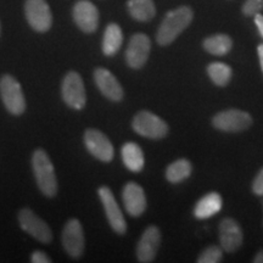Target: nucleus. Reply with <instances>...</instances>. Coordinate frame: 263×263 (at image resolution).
<instances>
[{
    "label": "nucleus",
    "mask_w": 263,
    "mask_h": 263,
    "mask_svg": "<svg viewBox=\"0 0 263 263\" xmlns=\"http://www.w3.org/2000/svg\"><path fill=\"white\" fill-rule=\"evenodd\" d=\"M194 17L193 10L189 6H180L174 9L164 16L163 21L161 22L159 31H157L156 41L160 45L172 44L183 31H185L192 24Z\"/></svg>",
    "instance_id": "f257e3e1"
},
{
    "label": "nucleus",
    "mask_w": 263,
    "mask_h": 263,
    "mask_svg": "<svg viewBox=\"0 0 263 263\" xmlns=\"http://www.w3.org/2000/svg\"><path fill=\"white\" fill-rule=\"evenodd\" d=\"M32 167L41 192L48 197L55 196L58 193L57 176L50 157L44 150L38 149L34 151L32 157Z\"/></svg>",
    "instance_id": "f03ea898"
},
{
    "label": "nucleus",
    "mask_w": 263,
    "mask_h": 263,
    "mask_svg": "<svg viewBox=\"0 0 263 263\" xmlns=\"http://www.w3.org/2000/svg\"><path fill=\"white\" fill-rule=\"evenodd\" d=\"M0 95H2L3 103L6 110L10 114L22 115L26 110V100L21 84L15 77L10 74L3 76L0 80Z\"/></svg>",
    "instance_id": "7ed1b4c3"
},
{
    "label": "nucleus",
    "mask_w": 263,
    "mask_h": 263,
    "mask_svg": "<svg viewBox=\"0 0 263 263\" xmlns=\"http://www.w3.org/2000/svg\"><path fill=\"white\" fill-rule=\"evenodd\" d=\"M132 126L139 136L149 139H161L168 133L167 123L150 111H140L133 118Z\"/></svg>",
    "instance_id": "20e7f679"
},
{
    "label": "nucleus",
    "mask_w": 263,
    "mask_h": 263,
    "mask_svg": "<svg viewBox=\"0 0 263 263\" xmlns=\"http://www.w3.org/2000/svg\"><path fill=\"white\" fill-rule=\"evenodd\" d=\"M62 99L68 106L74 110H82L87 103V95L83 80L77 72L71 71L65 76L61 85Z\"/></svg>",
    "instance_id": "39448f33"
},
{
    "label": "nucleus",
    "mask_w": 263,
    "mask_h": 263,
    "mask_svg": "<svg viewBox=\"0 0 263 263\" xmlns=\"http://www.w3.org/2000/svg\"><path fill=\"white\" fill-rule=\"evenodd\" d=\"M25 15L34 31L43 33L50 29L52 15L45 0H26Z\"/></svg>",
    "instance_id": "423d86ee"
},
{
    "label": "nucleus",
    "mask_w": 263,
    "mask_h": 263,
    "mask_svg": "<svg viewBox=\"0 0 263 263\" xmlns=\"http://www.w3.org/2000/svg\"><path fill=\"white\" fill-rule=\"evenodd\" d=\"M18 222L21 228L32 235L33 238L37 239L43 244H49L52 240V233L49 226L43 221L42 218L35 215L32 210L24 209L21 210L18 215Z\"/></svg>",
    "instance_id": "0eeeda50"
},
{
    "label": "nucleus",
    "mask_w": 263,
    "mask_h": 263,
    "mask_svg": "<svg viewBox=\"0 0 263 263\" xmlns=\"http://www.w3.org/2000/svg\"><path fill=\"white\" fill-rule=\"evenodd\" d=\"M213 126L223 132H241L251 126L252 118L241 110H226L217 114L212 120Z\"/></svg>",
    "instance_id": "6e6552de"
},
{
    "label": "nucleus",
    "mask_w": 263,
    "mask_h": 263,
    "mask_svg": "<svg viewBox=\"0 0 263 263\" xmlns=\"http://www.w3.org/2000/svg\"><path fill=\"white\" fill-rule=\"evenodd\" d=\"M99 197H100L101 202H103L105 213H106L107 221L110 223L111 228L117 234H124L127 232V223L112 192L107 186H101L99 189Z\"/></svg>",
    "instance_id": "1a4fd4ad"
},
{
    "label": "nucleus",
    "mask_w": 263,
    "mask_h": 263,
    "mask_svg": "<svg viewBox=\"0 0 263 263\" xmlns=\"http://www.w3.org/2000/svg\"><path fill=\"white\" fill-rule=\"evenodd\" d=\"M62 245L68 255L80 258L84 251V233L81 222L72 218L66 223L62 230Z\"/></svg>",
    "instance_id": "9d476101"
},
{
    "label": "nucleus",
    "mask_w": 263,
    "mask_h": 263,
    "mask_svg": "<svg viewBox=\"0 0 263 263\" xmlns=\"http://www.w3.org/2000/svg\"><path fill=\"white\" fill-rule=\"evenodd\" d=\"M84 144L94 157L103 162H110L114 159V146L103 132L87 129L84 133Z\"/></svg>",
    "instance_id": "9b49d317"
},
{
    "label": "nucleus",
    "mask_w": 263,
    "mask_h": 263,
    "mask_svg": "<svg viewBox=\"0 0 263 263\" xmlns=\"http://www.w3.org/2000/svg\"><path fill=\"white\" fill-rule=\"evenodd\" d=\"M151 50L150 38L143 33H137L130 38L126 51V61L132 68H141L146 64Z\"/></svg>",
    "instance_id": "f8f14e48"
},
{
    "label": "nucleus",
    "mask_w": 263,
    "mask_h": 263,
    "mask_svg": "<svg viewBox=\"0 0 263 263\" xmlns=\"http://www.w3.org/2000/svg\"><path fill=\"white\" fill-rule=\"evenodd\" d=\"M74 24L84 33L97 31L99 25V10L89 0H80L73 6Z\"/></svg>",
    "instance_id": "ddd939ff"
},
{
    "label": "nucleus",
    "mask_w": 263,
    "mask_h": 263,
    "mask_svg": "<svg viewBox=\"0 0 263 263\" xmlns=\"http://www.w3.org/2000/svg\"><path fill=\"white\" fill-rule=\"evenodd\" d=\"M161 242V233L157 227L151 226L145 229L137 246L138 261L143 263L153 262L159 251Z\"/></svg>",
    "instance_id": "4468645a"
},
{
    "label": "nucleus",
    "mask_w": 263,
    "mask_h": 263,
    "mask_svg": "<svg viewBox=\"0 0 263 263\" xmlns=\"http://www.w3.org/2000/svg\"><path fill=\"white\" fill-rule=\"evenodd\" d=\"M123 205L132 217H139L146 210V196L139 184L128 183L122 193Z\"/></svg>",
    "instance_id": "2eb2a0df"
},
{
    "label": "nucleus",
    "mask_w": 263,
    "mask_h": 263,
    "mask_svg": "<svg viewBox=\"0 0 263 263\" xmlns=\"http://www.w3.org/2000/svg\"><path fill=\"white\" fill-rule=\"evenodd\" d=\"M241 228L233 218H224L219 223V241L226 252H235L242 245Z\"/></svg>",
    "instance_id": "dca6fc26"
},
{
    "label": "nucleus",
    "mask_w": 263,
    "mask_h": 263,
    "mask_svg": "<svg viewBox=\"0 0 263 263\" xmlns=\"http://www.w3.org/2000/svg\"><path fill=\"white\" fill-rule=\"evenodd\" d=\"M94 81L99 90L112 101H121L123 98V88L116 77L106 68L99 67L94 71Z\"/></svg>",
    "instance_id": "f3484780"
},
{
    "label": "nucleus",
    "mask_w": 263,
    "mask_h": 263,
    "mask_svg": "<svg viewBox=\"0 0 263 263\" xmlns=\"http://www.w3.org/2000/svg\"><path fill=\"white\" fill-rule=\"evenodd\" d=\"M222 209V197L217 193H210L203 196L194 209V216L199 219H206L215 216Z\"/></svg>",
    "instance_id": "a211bd4d"
},
{
    "label": "nucleus",
    "mask_w": 263,
    "mask_h": 263,
    "mask_svg": "<svg viewBox=\"0 0 263 263\" xmlns=\"http://www.w3.org/2000/svg\"><path fill=\"white\" fill-rule=\"evenodd\" d=\"M123 43L122 29L117 24H110L105 29L103 37V52L106 57H112L121 49Z\"/></svg>",
    "instance_id": "6ab92c4d"
},
{
    "label": "nucleus",
    "mask_w": 263,
    "mask_h": 263,
    "mask_svg": "<svg viewBox=\"0 0 263 263\" xmlns=\"http://www.w3.org/2000/svg\"><path fill=\"white\" fill-rule=\"evenodd\" d=\"M122 160L124 166L132 172H140L144 167V154L136 143H126L122 147Z\"/></svg>",
    "instance_id": "aec40b11"
},
{
    "label": "nucleus",
    "mask_w": 263,
    "mask_h": 263,
    "mask_svg": "<svg viewBox=\"0 0 263 263\" xmlns=\"http://www.w3.org/2000/svg\"><path fill=\"white\" fill-rule=\"evenodd\" d=\"M127 6L130 16L137 21L147 22L156 15V8L153 0H129Z\"/></svg>",
    "instance_id": "412c9836"
},
{
    "label": "nucleus",
    "mask_w": 263,
    "mask_h": 263,
    "mask_svg": "<svg viewBox=\"0 0 263 263\" xmlns=\"http://www.w3.org/2000/svg\"><path fill=\"white\" fill-rule=\"evenodd\" d=\"M203 48L210 54L223 57L232 50L233 41L227 34H215L203 41Z\"/></svg>",
    "instance_id": "4be33fe9"
},
{
    "label": "nucleus",
    "mask_w": 263,
    "mask_h": 263,
    "mask_svg": "<svg viewBox=\"0 0 263 263\" xmlns=\"http://www.w3.org/2000/svg\"><path fill=\"white\" fill-rule=\"evenodd\" d=\"M192 173V163L188 160L180 159L171 163L166 171V177L171 183H180Z\"/></svg>",
    "instance_id": "5701e85b"
},
{
    "label": "nucleus",
    "mask_w": 263,
    "mask_h": 263,
    "mask_svg": "<svg viewBox=\"0 0 263 263\" xmlns=\"http://www.w3.org/2000/svg\"><path fill=\"white\" fill-rule=\"evenodd\" d=\"M207 73L213 83L219 87H224L229 83L233 71L230 66L223 64V62H212L207 67Z\"/></svg>",
    "instance_id": "b1692460"
},
{
    "label": "nucleus",
    "mask_w": 263,
    "mask_h": 263,
    "mask_svg": "<svg viewBox=\"0 0 263 263\" xmlns=\"http://www.w3.org/2000/svg\"><path fill=\"white\" fill-rule=\"evenodd\" d=\"M223 258V251L218 246H210L203 250L197 258L199 263H218Z\"/></svg>",
    "instance_id": "393cba45"
},
{
    "label": "nucleus",
    "mask_w": 263,
    "mask_h": 263,
    "mask_svg": "<svg viewBox=\"0 0 263 263\" xmlns=\"http://www.w3.org/2000/svg\"><path fill=\"white\" fill-rule=\"evenodd\" d=\"M263 10V0H246L242 5V12L246 16H255Z\"/></svg>",
    "instance_id": "a878e982"
},
{
    "label": "nucleus",
    "mask_w": 263,
    "mask_h": 263,
    "mask_svg": "<svg viewBox=\"0 0 263 263\" xmlns=\"http://www.w3.org/2000/svg\"><path fill=\"white\" fill-rule=\"evenodd\" d=\"M252 190L256 195L263 196V168L259 171L257 177L255 178L254 184H252Z\"/></svg>",
    "instance_id": "bb28decb"
},
{
    "label": "nucleus",
    "mask_w": 263,
    "mask_h": 263,
    "mask_svg": "<svg viewBox=\"0 0 263 263\" xmlns=\"http://www.w3.org/2000/svg\"><path fill=\"white\" fill-rule=\"evenodd\" d=\"M31 261L33 263H50L51 259H50V257H49L47 254H44V252L34 251L32 254Z\"/></svg>",
    "instance_id": "cd10ccee"
},
{
    "label": "nucleus",
    "mask_w": 263,
    "mask_h": 263,
    "mask_svg": "<svg viewBox=\"0 0 263 263\" xmlns=\"http://www.w3.org/2000/svg\"><path fill=\"white\" fill-rule=\"evenodd\" d=\"M255 24H256V26H257L259 34H261V37L263 38V15H261V14L255 15Z\"/></svg>",
    "instance_id": "c85d7f7f"
},
{
    "label": "nucleus",
    "mask_w": 263,
    "mask_h": 263,
    "mask_svg": "<svg viewBox=\"0 0 263 263\" xmlns=\"http://www.w3.org/2000/svg\"><path fill=\"white\" fill-rule=\"evenodd\" d=\"M257 52H258L259 64H261V68H262V71H263V44H259V45H258Z\"/></svg>",
    "instance_id": "c756f323"
},
{
    "label": "nucleus",
    "mask_w": 263,
    "mask_h": 263,
    "mask_svg": "<svg viewBox=\"0 0 263 263\" xmlns=\"http://www.w3.org/2000/svg\"><path fill=\"white\" fill-rule=\"evenodd\" d=\"M255 263H263V250H259V251L256 254L254 257Z\"/></svg>",
    "instance_id": "7c9ffc66"
}]
</instances>
